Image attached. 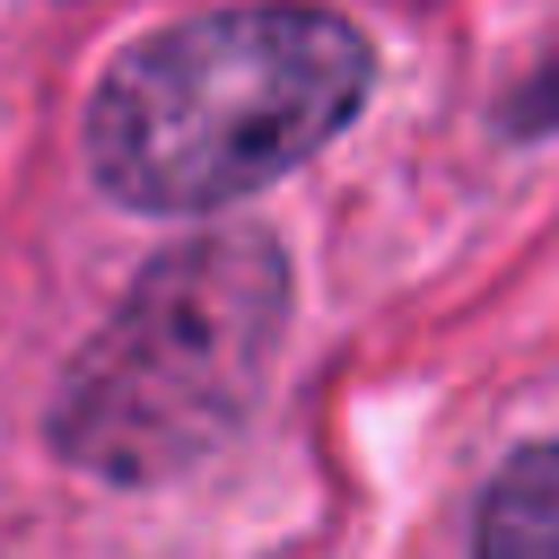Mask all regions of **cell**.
<instances>
[{
	"label": "cell",
	"mask_w": 559,
	"mask_h": 559,
	"mask_svg": "<svg viewBox=\"0 0 559 559\" xmlns=\"http://www.w3.org/2000/svg\"><path fill=\"white\" fill-rule=\"evenodd\" d=\"M367 105V35L332 9H218L131 44L96 105V183L131 210H227Z\"/></svg>",
	"instance_id": "obj_1"
},
{
	"label": "cell",
	"mask_w": 559,
	"mask_h": 559,
	"mask_svg": "<svg viewBox=\"0 0 559 559\" xmlns=\"http://www.w3.org/2000/svg\"><path fill=\"white\" fill-rule=\"evenodd\" d=\"M288 262L253 227H210L140 271L52 393V445L96 480H166L227 445L271 376Z\"/></svg>",
	"instance_id": "obj_2"
},
{
	"label": "cell",
	"mask_w": 559,
	"mask_h": 559,
	"mask_svg": "<svg viewBox=\"0 0 559 559\" xmlns=\"http://www.w3.org/2000/svg\"><path fill=\"white\" fill-rule=\"evenodd\" d=\"M480 550L559 559V445H524L480 498Z\"/></svg>",
	"instance_id": "obj_3"
}]
</instances>
